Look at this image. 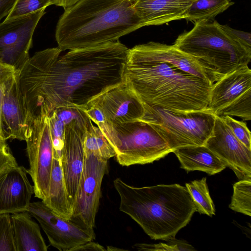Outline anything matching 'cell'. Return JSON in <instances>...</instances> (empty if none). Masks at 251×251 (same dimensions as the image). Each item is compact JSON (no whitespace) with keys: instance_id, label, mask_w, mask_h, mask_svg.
<instances>
[{"instance_id":"cell-1","label":"cell","mask_w":251,"mask_h":251,"mask_svg":"<svg viewBox=\"0 0 251 251\" xmlns=\"http://www.w3.org/2000/svg\"><path fill=\"white\" fill-rule=\"evenodd\" d=\"M129 49L119 40L71 50L58 47L37 51L15 73L29 118L43 109L84 110L93 99L123 82Z\"/></svg>"},{"instance_id":"cell-2","label":"cell","mask_w":251,"mask_h":251,"mask_svg":"<svg viewBox=\"0 0 251 251\" xmlns=\"http://www.w3.org/2000/svg\"><path fill=\"white\" fill-rule=\"evenodd\" d=\"M135 0H79L65 9L55 29L62 50H75L119 40L143 27Z\"/></svg>"},{"instance_id":"cell-3","label":"cell","mask_w":251,"mask_h":251,"mask_svg":"<svg viewBox=\"0 0 251 251\" xmlns=\"http://www.w3.org/2000/svg\"><path fill=\"white\" fill-rule=\"evenodd\" d=\"M123 82L144 103L175 111L206 109L213 84L165 62L127 54Z\"/></svg>"},{"instance_id":"cell-4","label":"cell","mask_w":251,"mask_h":251,"mask_svg":"<svg viewBox=\"0 0 251 251\" xmlns=\"http://www.w3.org/2000/svg\"><path fill=\"white\" fill-rule=\"evenodd\" d=\"M113 184L120 198V210L153 240L175 239L196 212L187 189L178 184L137 187L117 178Z\"/></svg>"},{"instance_id":"cell-5","label":"cell","mask_w":251,"mask_h":251,"mask_svg":"<svg viewBox=\"0 0 251 251\" xmlns=\"http://www.w3.org/2000/svg\"><path fill=\"white\" fill-rule=\"evenodd\" d=\"M173 45L196 59L215 82L248 65L251 59V34L214 20L195 23L193 28L180 34Z\"/></svg>"},{"instance_id":"cell-6","label":"cell","mask_w":251,"mask_h":251,"mask_svg":"<svg viewBox=\"0 0 251 251\" xmlns=\"http://www.w3.org/2000/svg\"><path fill=\"white\" fill-rule=\"evenodd\" d=\"M98 127L122 166L152 163L172 152L155 129L141 120L123 124L105 122Z\"/></svg>"},{"instance_id":"cell-7","label":"cell","mask_w":251,"mask_h":251,"mask_svg":"<svg viewBox=\"0 0 251 251\" xmlns=\"http://www.w3.org/2000/svg\"><path fill=\"white\" fill-rule=\"evenodd\" d=\"M140 119L151 125L172 151L185 146L204 145L212 134L216 116L207 109L175 111L144 103Z\"/></svg>"},{"instance_id":"cell-8","label":"cell","mask_w":251,"mask_h":251,"mask_svg":"<svg viewBox=\"0 0 251 251\" xmlns=\"http://www.w3.org/2000/svg\"><path fill=\"white\" fill-rule=\"evenodd\" d=\"M25 141L29 164L27 174L33 183L35 197L43 200L47 195L53 159L49 114L43 109L34 118Z\"/></svg>"},{"instance_id":"cell-9","label":"cell","mask_w":251,"mask_h":251,"mask_svg":"<svg viewBox=\"0 0 251 251\" xmlns=\"http://www.w3.org/2000/svg\"><path fill=\"white\" fill-rule=\"evenodd\" d=\"M108 171V160L93 153L84 154L83 169L73 202L71 220L94 230L100 197L102 179Z\"/></svg>"},{"instance_id":"cell-10","label":"cell","mask_w":251,"mask_h":251,"mask_svg":"<svg viewBox=\"0 0 251 251\" xmlns=\"http://www.w3.org/2000/svg\"><path fill=\"white\" fill-rule=\"evenodd\" d=\"M45 9L0 23V61L20 69L29 58L34 30Z\"/></svg>"},{"instance_id":"cell-11","label":"cell","mask_w":251,"mask_h":251,"mask_svg":"<svg viewBox=\"0 0 251 251\" xmlns=\"http://www.w3.org/2000/svg\"><path fill=\"white\" fill-rule=\"evenodd\" d=\"M27 211L39 223L50 245L60 251H71L75 247L95 239L94 230L60 217L42 201L30 203Z\"/></svg>"},{"instance_id":"cell-12","label":"cell","mask_w":251,"mask_h":251,"mask_svg":"<svg viewBox=\"0 0 251 251\" xmlns=\"http://www.w3.org/2000/svg\"><path fill=\"white\" fill-rule=\"evenodd\" d=\"M204 145L239 180H251V150L235 137L222 117L216 116L212 134Z\"/></svg>"},{"instance_id":"cell-13","label":"cell","mask_w":251,"mask_h":251,"mask_svg":"<svg viewBox=\"0 0 251 251\" xmlns=\"http://www.w3.org/2000/svg\"><path fill=\"white\" fill-rule=\"evenodd\" d=\"M88 106L100 109L106 122L112 124L139 120L145 113L143 102L123 82L93 99Z\"/></svg>"},{"instance_id":"cell-14","label":"cell","mask_w":251,"mask_h":251,"mask_svg":"<svg viewBox=\"0 0 251 251\" xmlns=\"http://www.w3.org/2000/svg\"><path fill=\"white\" fill-rule=\"evenodd\" d=\"M128 54L140 60L167 63L213 84L215 82L213 76L196 59L174 45L151 41L129 49Z\"/></svg>"},{"instance_id":"cell-15","label":"cell","mask_w":251,"mask_h":251,"mask_svg":"<svg viewBox=\"0 0 251 251\" xmlns=\"http://www.w3.org/2000/svg\"><path fill=\"white\" fill-rule=\"evenodd\" d=\"M1 113L4 134L7 140L25 141L33 122L28 115L15 74L3 85Z\"/></svg>"},{"instance_id":"cell-16","label":"cell","mask_w":251,"mask_h":251,"mask_svg":"<svg viewBox=\"0 0 251 251\" xmlns=\"http://www.w3.org/2000/svg\"><path fill=\"white\" fill-rule=\"evenodd\" d=\"M27 175L18 165L0 172V214L27 211L34 194Z\"/></svg>"},{"instance_id":"cell-17","label":"cell","mask_w":251,"mask_h":251,"mask_svg":"<svg viewBox=\"0 0 251 251\" xmlns=\"http://www.w3.org/2000/svg\"><path fill=\"white\" fill-rule=\"evenodd\" d=\"M85 134L75 126H65L61 164L72 205L83 167Z\"/></svg>"},{"instance_id":"cell-18","label":"cell","mask_w":251,"mask_h":251,"mask_svg":"<svg viewBox=\"0 0 251 251\" xmlns=\"http://www.w3.org/2000/svg\"><path fill=\"white\" fill-rule=\"evenodd\" d=\"M251 89V71L248 65L234 70L216 81L210 92L207 109L215 116Z\"/></svg>"},{"instance_id":"cell-19","label":"cell","mask_w":251,"mask_h":251,"mask_svg":"<svg viewBox=\"0 0 251 251\" xmlns=\"http://www.w3.org/2000/svg\"><path fill=\"white\" fill-rule=\"evenodd\" d=\"M192 0H135L134 8L143 26L185 19Z\"/></svg>"},{"instance_id":"cell-20","label":"cell","mask_w":251,"mask_h":251,"mask_svg":"<svg viewBox=\"0 0 251 251\" xmlns=\"http://www.w3.org/2000/svg\"><path fill=\"white\" fill-rule=\"evenodd\" d=\"M174 152L178 159L181 168L187 172L201 171L209 175L220 173L226 167L204 145L178 148Z\"/></svg>"},{"instance_id":"cell-21","label":"cell","mask_w":251,"mask_h":251,"mask_svg":"<svg viewBox=\"0 0 251 251\" xmlns=\"http://www.w3.org/2000/svg\"><path fill=\"white\" fill-rule=\"evenodd\" d=\"M10 216L16 251L48 250L39 226L27 211L13 213Z\"/></svg>"},{"instance_id":"cell-22","label":"cell","mask_w":251,"mask_h":251,"mask_svg":"<svg viewBox=\"0 0 251 251\" xmlns=\"http://www.w3.org/2000/svg\"><path fill=\"white\" fill-rule=\"evenodd\" d=\"M42 201L58 215L71 220L73 207L67 190L59 158L53 157L47 195Z\"/></svg>"},{"instance_id":"cell-23","label":"cell","mask_w":251,"mask_h":251,"mask_svg":"<svg viewBox=\"0 0 251 251\" xmlns=\"http://www.w3.org/2000/svg\"><path fill=\"white\" fill-rule=\"evenodd\" d=\"M234 3L231 0H192L185 20L194 24L202 21L213 20Z\"/></svg>"},{"instance_id":"cell-24","label":"cell","mask_w":251,"mask_h":251,"mask_svg":"<svg viewBox=\"0 0 251 251\" xmlns=\"http://www.w3.org/2000/svg\"><path fill=\"white\" fill-rule=\"evenodd\" d=\"M84 154L93 153L108 160L115 156V152L98 126L93 125L83 137Z\"/></svg>"},{"instance_id":"cell-25","label":"cell","mask_w":251,"mask_h":251,"mask_svg":"<svg viewBox=\"0 0 251 251\" xmlns=\"http://www.w3.org/2000/svg\"><path fill=\"white\" fill-rule=\"evenodd\" d=\"M185 187L191 196L197 212L210 217L215 215V206L209 194L206 177L186 183Z\"/></svg>"},{"instance_id":"cell-26","label":"cell","mask_w":251,"mask_h":251,"mask_svg":"<svg viewBox=\"0 0 251 251\" xmlns=\"http://www.w3.org/2000/svg\"><path fill=\"white\" fill-rule=\"evenodd\" d=\"M52 111L65 126H75L84 133L93 125L84 110L81 108L76 107H60Z\"/></svg>"},{"instance_id":"cell-27","label":"cell","mask_w":251,"mask_h":251,"mask_svg":"<svg viewBox=\"0 0 251 251\" xmlns=\"http://www.w3.org/2000/svg\"><path fill=\"white\" fill-rule=\"evenodd\" d=\"M233 193L229 207L251 216V180H240L233 185Z\"/></svg>"},{"instance_id":"cell-28","label":"cell","mask_w":251,"mask_h":251,"mask_svg":"<svg viewBox=\"0 0 251 251\" xmlns=\"http://www.w3.org/2000/svg\"><path fill=\"white\" fill-rule=\"evenodd\" d=\"M235 116L245 121L251 120V89L238 100L222 109L217 116Z\"/></svg>"},{"instance_id":"cell-29","label":"cell","mask_w":251,"mask_h":251,"mask_svg":"<svg viewBox=\"0 0 251 251\" xmlns=\"http://www.w3.org/2000/svg\"><path fill=\"white\" fill-rule=\"evenodd\" d=\"M53 4L51 0H16L4 20L27 15Z\"/></svg>"},{"instance_id":"cell-30","label":"cell","mask_w":251,"mask_h":251,"mask_svg":"<svg viewBox=\"0 0 251 251\" xmlns=\"http://www.w3.org/2000/svg\"><path fill=\"white\" fill-rule=\"evenodd\" d=\"M50 132L53 150V157L61 159L64 146L65 126L52 111L49 114Z\"/></svg>"},{"instance_id":"cell-31","label":"cell","mask_w":251,"mask_h":251,"mask_svg":"<svg viewBox=\"0 0 251 251\" xmlns=\"http://www.w3.org/2000/svg\"><path fill=\"white\" fill-rule=\"evenodd\" d=\"M0 251H16L11 216L0 214Z\"/></svg>"},{"instance_id":"cell-32","label":"cell","mask_w":251,"mask_h":251,"mask_svg":"<svg viewBox=\"0 0 251 251\" xmlns=\"http://www.w3.org/2000/svg\"><path fill=\"white\" fill-rule=\"evenodd\" d=\"M168 243H159L158 244H136L133 248L139 251H195L190 244L184 241L176 239L168 241Z\"/></svg>"},{"instance_id":"cell-33","label":"cell","mask_w":251,"mask_h":251,"mask_svg":"<svg viewBox=\"0 0 251 251\" xmlns=\"http://www.w3.org/2000/svg\"><path fill=\"white\" fill-rule=\"evenodd\" d=\"M222 118L235 137L249 149L251 150V132L245 123L237 121L231 116Z\"/></svg>"},{"instance_id":"cell-34","label":"cell","mask_w":251,"mask_h":251,"mask_svg":"<svg viewBox=\"0 0 251 251\" xmlns=\"http://www.w3.org/2000/svg\"><path fill=\"white\" fill-rule=\"evenodd\" d=\"M6 140L5 138L0 136V172L6 169L18 166Z\"/></svg>"},{"instance_id":"cell-35","label":"cell","mask_w":251,"mask_h":251,"mask_svg":"<svg viewBox=\"0 0 251 251\" xmlns=\"http://www.w3.org/2000/svg\"><path fill=\"white\" fill-rule=\"evenodd\" d=\"M84 110L91 120L97 126L106 122L103 113L99 108L94 106H88Z\"/></svg>"},{"instance_id":"cell-36","label":"cell","mask_w":251,"mask_h":251,"mask_svg":"<svg viewBox=\"0 0 251 251\" xmlns=\"http://www.w3.org/2000/svg\"><path fill=\"white\" fill-rule=\"evenodd\" d=\"M16 71L14 67L0 61V84H4L15 75Z\"/></svg>"},{"instance_id":"cell-37","label":"cell","mask_w":251,"mask_h":251,"mask_svg":"<svg viewBox=\"0 0 251 251\" xmlns=\"http://www.w3.org/2000/svg\"><path fill=\"white\" fill-rule=\"evenodd\" d=\"M104 251L107 250L100 244L90 241L79 245L71 250V251Z\"/></svg>"},{"instance_id":"cell-38","label":"cell","mask_w":251,"mask_h":251,"mask_svg":"<svg viewBox=\"0 0 251 251\" xmlns=\"http://www.w3.org/2000/svg\"><path fill=\"white\" fill-rule=\"evenodd\" d=\"M16 0H0V23L9 14Z\"/></svg>"},{"instance_id":"cell-39","label":"cell","mask_w":251,"mask_h":251,"mask_svg":"<svg viewBox=\"0 0 251 251\" xmlns=\"http://www.w3.org/2000/svg\"><path fill=\"white\" fill-rule=\"evenodd\" d=\"M79 0H51L53 4L61 6L64 9L73 5Z\"/></svg>"},{"instance_id":"cell-40","label":"cell","mask_w":251,"mask_h":251,"mask_svg":"<svg viewBox=\"0 0 251 251\" xmlns=\"http://www.w3.org/2000/svg\"><path fill=\"white\" fill-rule=\"evenodd\" d=\"M4 84H0V136L5 138L4 134L3 129V124H2V113H1L2 93Z\"/></svg>"},{"instance_id":"cell-41","label":"cell","mask_w":251,"mask_h":251,"mask_svg":"<svg viewBox=\"0 0 251 251\" xmlns=\"http://www.w3.org/2000/svg\"><path fill=\"white\" fill-rule=\"evenodd\" d=\"M106 250H108V251H125V250L124 249H119V248H117L116 247H111V246H108L107 247V249H106Z\"/></svg>"}]
</instances>
